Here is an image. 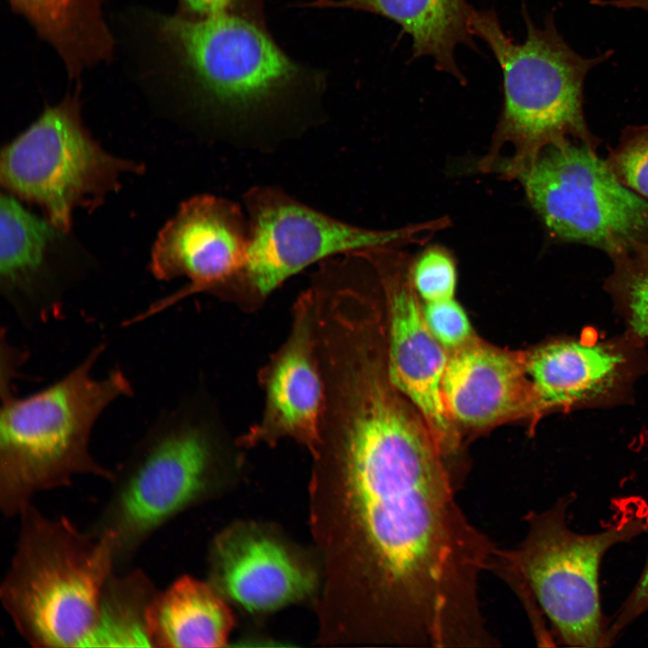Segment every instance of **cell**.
<instances>
[{"mask_svg":"<svg viewBox=\"0 0 648 648\" xmlns=\"http://www.w3.org/2000/svg\"><path fill=\"white\" fill-rule=\"evenodd\" d=\"M366 258L381 276L386 306L387 370L395 388L417 409L430 428L458 485H463L462 441L446 411L442 381L449 359L428 329L410 274L392 269L376 252Z\"/></svg>","mask_w":648,"mask_h":648,"instance_id":"obj_12","label":"cell"},{"mask_svg":"<svg viewBox=\"0 0 648 648\" xmlns=\"http://www.w3.org/2000/svg\"><path fill=\"white\" fill-rule=\"evenodd\" d=\"M606 161L622 184L648 198V125L627 130Z\"/></svg>","mask_w":648,"mask_h":648,"instance_id":"obj_24","label":"cell"},{"mask_svg":"<svg viewBox=\"0 0 648 648\" xmlns=\"http://www.w3.org/2000/svg\"><path fill=\"white\" fill-rule=\"evenodd\" d=\"M644 345L624 332L557 338L524 350L539 418L621 401L646 367Z\"/></svg>","mask_w":648,"mask_h":648,"instance_id":"obj_13","label":"cell"},{"mask_svg":"<svg viewBox=\"0 0 648 648\" xmlns=\"http://www.w3.org/2000/svg\"><path fill=\"white\" fill-rule=\"evenodd\" d=\"M648 612V553L643 571L619 609L608 621L607 639L609 646L630 624Z\"/></svg>","mask_w":648,"mask_h":648,"instance_id":"obj_26","label":"cell"},{"mask_svg":"<svg viewBox=\"0 0 648 648\" xmlns=\"http://www.w3.org/2000/svg\"><path fill=\"white\" fill-rule=\"evenodd\" d=\"M158 591L142 570L123 575L114 572L104 587L97 627L88 647H151L148 616Z\"/></svg>","mask_w":648,"mask_h":648,"instance_id":"obj_21","label":"cell"},{"mask_svg":"<svg viewBox=\"0 0 648 648\" xmlns=\"http://www.w3.org/2000/svg\"><path fill=\"white\" fill-rule=\"evenodd\" d=\"M525 18L527 32L520 43L504 32L493 10H476L472 20L473 35L487 43L503 75L502 112L490 151L480 166L484 169L510 144L511 157L490 170L512 179L548 144L570 138L594 146L584 120L582 89L587 73L604 58L577 54L552 16L541 29L526 13Z\"/></svg>","mask_w":648,"mask_h":648,"instance_id":"obj_5","label":"cell"},{"mask_svg":"<svg viewBox=\"0 0 648 648\" xmlns=\"http://www.w3.org/2000/svg\"><path fill=\"white\" fill-rule=\"evenodd\" d=\"M421 309L428 329L449 352L474 338L468 316L454 298L421 302Z\"/></svg>","mask_w":648,"mask_h":648,"instance_id":"obj_25","label":"cell"},{"mask_svg":"<svg viewBox=\"0 0 648 648\" xmlns=\"http://www.w3.org/2000/svg\"><path fill=\"white\" fill-rule=\"evenodd\" d=\"M444 403L464 436H475L510 421L540 419L524 351L501 348L475 337L450 352L442 381Z\"/></svg>","mask_w":648,"mask_h":648,"instance_id":"obj_15","label":"cell"},{"mask_svg":"<svg viewBox=\"0 0 648 648\" xmlns=\"http://www.w3.org/2000/svg\"><path fill=\"white\" fill-rule=\"evenodd\" d=\"M232 626V614L218 590L188 575L158 591L148 616L151 647H221Z\"/></svg>","mask_w":648,"mask_h":648,"instance_id":"obj_19","label":"cell"},{"mask_svg":"<svg viewBox=\"0 0 648 648\" xmlns=\"http://www.w3.org/2000/svg\"><path fill=\"white\" fill-rule=\"evenodd\" d=\"M158 28L196 96L215 112L254 115L287 101L316 79L256 18L176 14L161 17Z\"/></svg>","mask_w":648,"mask_h":648,"instance_id":"obj_7","label":"cell"},{"mask_svg":"<svg viewBox=\"0 0 648 648\" xmlns=\"http://www.w3.org/2000/svg\"><path fill=\"white\" fill-rule=\"evenodd\" d=\"M63 58L74 74L106 58L110 35L100 0H9Z\"/></svg>","mask_w":648,"mask_h":648,"instance_id":"obj_20","label":"cell"},{"mask_svg":"<svg viewBox=\"0 0 648 648\" xmlns=\"http://www.w3.org/2000/svg\"><path fill=\"white\" fill-rule=\"evenodd\" d=\"M410 278L423 303L454 298L456 267L443 248L431 247L421 253L410 269Z\"/></svg>","mask_w":648,"mask_h":648,"instance_id":"obj_23","label":"cell"},{"mask_svg":"<svg viewBox=\"0 0 648 648\" xmlns=\"http://www.w3.org/2000/svg\"><path fill=\"white\" fill-rule=\"evenodd\" d=\"M315 460L333 482L347 628L372 645L486 644L480 580L498 546L456 500L416 408L388 392L348 400L328 418Z\"/></svg>","mask_w":648,"mask_h":648,"instance_id":"obj_1","label":"cell"},{"mask_svg":"<svg viewBox=\"0 0 648 648\" xmlns=\"http://www.w3.org/2000/svg\"><path fill=\"white\" fill-rule=\"evenodd\" d=\"M258 380L265 393L263 413L239 438V444L274 445L288 437L306 446L315 457L320 446L325 383L310 287L293 304L288 337L260 369Z\"/></svg>","mask_w":648,"mask_h":648,"instance_id":"obj_14","label":"cell"},{"mask_svg":"<svg viewBox=\"0 0 648 648\" xmlns=\"http://www.w3.org/2000/svg\"><path fill=\"white\" fill-rule=\"evenodd\" d=\"M17 518L15 549L0 587L4 608L32 646L88 647L116 568L110 543L32 503Z\"/></svg>","mask_w":648,"mask_h":648,"instance_id":"obj_4","label":"cell"},{"mask_svg":"<svg viewBox=\"0 0 648 648\" xmlns=\"http://www.w3.org/2000/svg\"><path fill=\"white\" fill-rule=\"evenodd\" d=\"M597 4L648 10V0H597Z\"/></svg>","mask_w":648,"mask_h":648,"instance_id":"obj_28","label":"cell"},{"mask_svg":"<svg viewBox=\"0 0 648 648\" xmlns=\"http://www.w3.org/2000/svg\"><path fill=\"white\" fill-rule=\"evenodd\" d=\"M143 168L104 150L84 126L76 96H67L5 146L0 179L9 194L40 206L66 233L76 209L100 205L123 175Z\"/></svg>","mask_w":648,"mask_h":648,"instance_id":"obj_9","label":"cell"},{"mask_svg":"<svg viewBox=\"0 0 648 648\" xmlns=\"http://www.w3.org/2000/svg\"><path fill=\"white\" fill-rule=\"evenodd\" d=\"M181 4L184 15L191 17L235 14L256 18L259 0H181Z\"/></svg>","mask_w":648,"mask_h":648,"instance_id":"obj_27","label":"cell"},{"mask_svg":"<svg viewBox=\"0 0 648 648\" xmlns=\"http://www.w3.org/2000/svg\"><path fill=\"white\" fill-rule=\"evenodd\" d=\"M326 4L364 11L393 21L411 37L413 58L430 57L437 70L461 82L466 79L454 56L460 44L478 50L472 29L476 10L466 0H340Z\"/></svg>","mask_w":648,"mask_h":648,"instance_id":"obj_18","label":"cell"},{"mask_svg":"<svg viewBox=\"0 0 648 648\" xmlns=\"http://www.w3.org/2000/svg\"><path fill=\"white\" fill-rule=\"evenodd\" d=\"M2 330L0 372V508L18 517L39 493L70 485L78 475L110 482L113 471L90 449L94 428L133 387L120 368L103 377L93 371L104 353L99 344L70 371L33 393L19 396L14 379L24 353Z\"/></svg>","mask_w":648,"mask_h":648,"instance_id":"obj_2","label":"cell"},{"mask_svg":"<svg viewBox=\"0 0 648 648\" xmlns=\"http://www.w3.org/2000/svg\"><path fill=\"white\" fill-rule=\"evenodd\" d=\"M211 561L214 588L252 612L280 608L314 589L311 572L254 526H235L219 535Z\"/></svg>","mask_w":648,"mask_h":648,"instance_id":"obj_16","label":"cell"},{"mask_svg":"<svg viewBox=\"0 0 648 648\" xmlns=\"http://www.w3.org/2000/svg\"><path fill=\"white\" fill-rule=\"evenodd\" d=\"M575 499L572 492L528 512L525 537L513 548L498 547L490 571L523 605L539 645L608 647L600 564L611 547L648 532V507L634 501L600 531L580 534L567 522Z\"/></svg>","mask_w":648,"mask_h":648,"instance_id":"obj_3","label":"cell"},{"mask_svg":"<svg viewBox=\"0 0 648 648\" xmlns=\"http://www.w3.org/2000/svg\"><path fill=\"white\" fill-rule=\"evenodd\" d=\"M213 446L210 424L193 402L161 413L137 441L113 472L109 497L88 529L110 543L116 567L204 496Z\"/></svg>","mask_w":648,"mask_h":648,"instance_id":"obj_6","label":"cell"},{"mask_svg":"<svg viewBox=\"0 0 648 648\" xmlns=\"http://www.w3.org/2000/svg\"><path fill=\"white\" fill-rule=\"evenodd\" d=\"M62 232L25 209L11 194L0 201V284L14 313L28 325L57 317L61 294L54 287L47 258Z\"/></svg>","mask_w":648,"mask_h":648,"instance_id":"obj_17","label":"cell"},{"mask_svg":"<svg viewBox=\"0 0 648 648\" xmlns=\"http://www.w3.org/2000/svg\"><path fill=\"white\" fill-rule=\"evenodd\" d=\"M614 269L606 281L625 333L648 342V241L635 243L612 258Z\"/></svg>","mask_w":648,"mask_h":648,"instance_id":"obj_22","label":"cell"},{"mask_svg":"<svg viewBox=\"0 0 648 648\" xmlns=\"http://www.w3.org/2000/svg\"><path fill=\"white\" fill-rule=\"evenodd\" d=\"M248 240L247 214L238 203L212 194H200L184 202L158 232L149 267L160 281L184 277L189 282L123 325L144 321L190 295L212 294L241 266Z\"/></svg>","mask_w":648,"mask_h":648,"instance_id":"obj_11","label":"cell"},{"mask_svg":"<svg viewBox=\"0 0 648 648\" xmlns=\"http://www.w3.org/2000/svg\"><path fill=\"white\" fill-rule=\"evenodd\" d=\"M513 179L562 239L611 258L648 241V200L622 184L594 146L570 138L548 144Z\"/></svg>","mask_w":648,"mask_h":648,"instance_id":"obj_10","label":"cell"},{"mask_svg":"<svg viewBox=\"0 0 648 648\" xmlns=\"http://www.w3.org/2000/svg\"><path fill=\"white\" fill-rule=\"evenodd\" d=\"M248 223L241 266L212 295L245 310L257 309L291 276L337 256L387 248L424 230H374L341 221L273 186H256L244 195Z\"/></svg>","mask_w":648,"mask_h":648,"instance_id":"obj_8","label":"cell"}]
</instances>
